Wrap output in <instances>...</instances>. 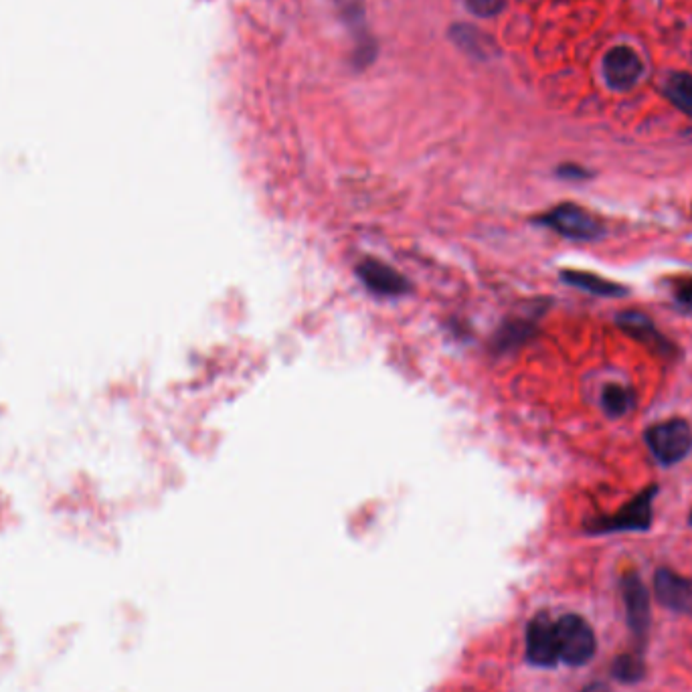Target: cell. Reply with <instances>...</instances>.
<instances>
[{"label": "cell", "instance_id": "obj_4", "mask_svg": "<svg viewBox=\"0 0 692 692\" xmlns=\"http://www.w3.org/2000/svg\"><path fill=\"white\" fill-rule=\"evenodd\" d=\"M622 599L626 608V622L632 632L638 652H642L644 642L650 632V597L644 581L638 573H626L622 579Z\"/></svg>", "mask_w": 692, "mask_h": 692}, {"label": "cell", "instance_id": "obj_7", "mask_svg": "<svg viewBox=\"0 0 692 692\" xmlns=\"http://www.w3.org/2000/svg\"><path fill=\"white\" fill-rule=\"evenodd\" d=\"M644 63L638 53L626 45L614 47L603 59V75L610 88L618 92L632 90L642 77Z\"/></svg>", "mask_w": 692, "mask_h": 692}, {"label": "cell", "instance_id": "obj_11", "mask_svg": "<svg viewBox=\"0 0 692 692\" xmlns=\"http://www.w3.org/2000/svg\"><path fill=\"white\" fill-rule=\"evenodd\" d=\"M563 282L569 284V286H575L583 292H589L593 296H622L626 294L628 290L610 282V280H605V278H599L595 274H589V272H575V270H567L561 274Z\"/></svg>", "mask_w": 692, "mask_h": 692}, {"label": "cell", "instance_id": "obj_14", "mask_svg": "<svg viewBox=\"0 0 692 692\" xmlns=\"http://www.w3.org/2000/svg\"><path fill=\"white\" fill-rule=\"evenodd\" d=\"M646 664L640 654H622L612 664V676L622 684H636L644 678Z\"/></svg>", "mask_w": 692, "mask_h": 692}, {"label": "cell", "instance_id": "obj_9", "mask_svg": "<svg viewBox=\"0 0 692 692\" xmlns=\"http://www.w3.org/2000/svg\"><path fill=\"white\" fill-rule=\"evenodd\" d=\"M357 274L361 282L379 296L393 298L409 292L407 280L387 264L379 262V259H365V262L359 264Z\"/></svg>", "mask_w": 692, "mask_h": 692}, {"label": "cell", "instance_id": "obj_5", "mask_svg": "<svg viewBox=\"0 0 692 692\" xmlns=\"http://www.w3.org/2000/svg\"><path fill=\"white\" fill-rule=\"evenodd\" d=\"M541 223L569 239H597L603 233L601 221L587 209L563 203L541 217Z\"/></svg>", "mask_w": 692, "mask_h": 692}, {"label": "cell", "instance_id": "obj_6", "mask_svg": "<svg viewBox=\"0 0 692 692\" xmlns=\"http://www.w3.org/2000/svg\"><path fill=\"white\" fill-rule=\"evenodd\" d=\"M527 660L533 666L553 668L559 662L557 628L549 614H539L527 628Z\"/></svg>", "mask_w": 692, "mask_h": 692}, {"label": "cell", "instance_id": "obj_2", "mask_svg": "<svg viewBox=\"0 0 692 692\" xmlns=\"http://www.w3.org/2000/svg\"><path fill=\"white\" fill-rule=\"evenodd\" d=\"M656 486L638 494L632 502H628L620 512L612 516H599L587 523V531L591 535L605 533H622V531H648L652 523V500L656 496Z\"/></svg>", "mask_w": 692, "mask_h": 692}, {"label": "cell", "instance_id": "obj_10", "mask_svg": "<svg viewBox=\"0 0 692 692\" xmlns=\"http://www.w3.org/2000/svg\"><path fill=\"white\" fill-rule=\"evenodd\" d=\"M618 326L626 334H630L634 340L646 344L648 349L656 351L662 357H666V355H670L674 351V346L656 330L652 320L646 314H642V312H634V310L622 312L618 316Z\"/></svg>", "mask_w": 692, "mask_h": 692}, {"label": "cell", "instance_id": "obj_12", "mask_svg": "<svg viewBox=\"0 0 692 692\" xmlns=\"http://www.w3.org/2000/svg\"><path fill=\"white\" fill-rule=\"evenodd\" d=\"M664 92L668 100L686 114H692V75L690 73H672L666 79Z\"/></svg>", "mask_w": 692, "mask_h": 692}, {"label": "cell", "instance_id": "obj_16", "mask_svg": "<svg viewBox=\"0 0 692 692\" xmlns=\"http://www.w3.org/2000/svg\"><path fill=\"white\" fill-rule=\"evenodd\" d=\"M464 3L472 15L482 19L496 17L506 7V0H464Z\"/></svg>", "mask_w": 692, "mask_h": 692}, {"label": "cell", "instance_id": "obj_13", "mask_svg": "<svg viewBox=\"0 0 692 692\" xmlns=\"http://www.w3.org/2000/svg\"><path fill=\"white\" fill-rule=\"evenodd\" d=\"M601 405L612 417H622L634 407V393L622 385H608L601 393Z\"/></svg>", "mask_w": 692, "mask_h": 692}, {"label": "cell", "instance_id": "obj_15", "mask_svg": "<svg viewBox=\"0 0 692 692\" xmlns=\"http://www.w3.org/2000/svg\"><path fill=\"white\" fill-rule=\"evenodd\" d=\"M533 330H535V326L525 322V320L510 322L498 332L496 346L498 349H512V346H516V344H523L533 334Z\"/></svg>", "mask_w": 692, "mask_h": 692}, {"label": "cell", "instance_id": "obj_18", "mask_svg": "<svg viewBox=\"0 0 692 692\" xmlns=\"http://www.w3.org/2000/svg\"><path fill=\"white\" fill-rule=\"evenodd\" d=\"M581 692H612L608 686H605L603 682H593V684H589L587 688H583Z\"/></svg>", "mask_w": 692, "mask_h": 692}, {"label": "cell", "instance_id": "obj_8", "mask_svg": "<svg viewBox=\"0 0 692 692\" xmlns=\"http://www.w3.org/2000/svg\"><path fill=\"white\" fill-rule=\"evenodd\" d=\"M654 593L666 610L692 616V579L662 567L654 575Z\"/></svg>", "mask_w": 692, "mask_h": 692}, {"label": "cell", "instance_id": "obj_17", "mask_svg": "<svg viewBox=\"0 0 692 692\" xmlns=\"http://www.w3.org/2000/svg\"><path fill=\"white\" fill-rule=\"evenodd\" d=\"M676 300L688 308H692V280H684L676 288Z\"/></svg>", "mask_w": 692, "mask_h": 692}, {"label": "cell", "instance_id": "obj_19", "mask_svg": "<svg viewBox=\"0 0 692 692\" xmlns=\"http://www.w3.org/2000/svg\"><path fill=\"white\" fill-rule=\"evenodd\" d=\"M690 527H692V514H690Z\"/></svg>", "mask_w": 692, "mask_h": 692}, {"label": "cell", "instance_id": "obj_3", "mask_svg": "<svg viewBox=\"0 0 692 692\" xmlns=\"http://www.w3.org/2000/svg\"><path fill=\"white\" fill-rule=\"evenodd\" d=\"M555 628L561 662L569 666H583L593 658L597 640L591 626L583 618L567 614L555 622Z\"/></svg>", "mask_w": 692, "mask_h": 692}, {"label": "cell", "instance_id": "obj_1", "mask_svg": "<svg viewBox=\"0 0 692 692\" xmlns=\"http://www.w3.org/2000/svg\"><path fill=\"white\" fill-rule=\"evenodd\" d=\"M646 444L660 464H676L692 450V429L684 419H668L646 431Z\"/></svg>", "mask_w": 692, "mask_h": 692}]
</instances>
